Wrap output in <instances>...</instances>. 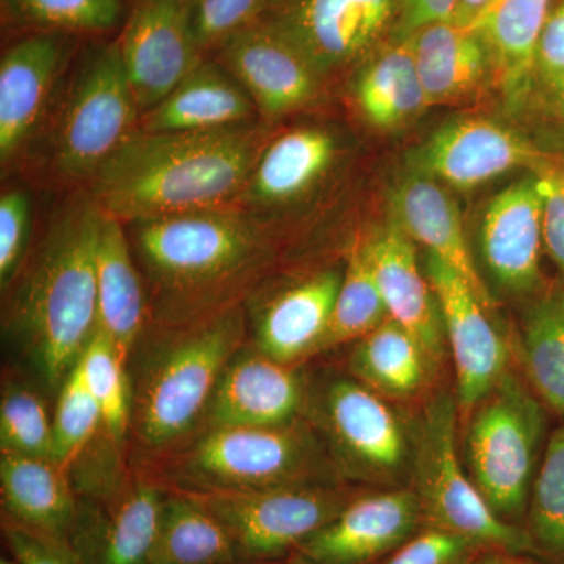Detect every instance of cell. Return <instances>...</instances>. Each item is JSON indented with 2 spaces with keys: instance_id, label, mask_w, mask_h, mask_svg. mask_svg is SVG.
Returning <instances> with one entry per match:
<instances>
[{
  "instance_id": "60d3db41",
  "label": "cell",
  "mask_w": 564,
  "mask_h": 564,
  "mask_svg": "<svg viewBox=\"0 0 564 564\" xmlns=\"http://www.w3.org/2000/svg\"><path fill=\"white\" fill-rule=\"evenodd\" d=\"M267 0H193L192 21L202 47L223 43L258 21Z\"/></svg>"
},
{
  "instance_id": "e0dca14e",
  "label": "cell",
  "mask_w": 564,
  "mask_h": 564,
  "mask_svg": "<svg viewBox=\"0 0 564 564\" xmlns=\"http://www.w3.org/2000/svg\"><path fill=\"white\" fill-rule=\"evenodd\" d=\"M343 154L339 137L323 126H302L267 143L240 196L250 217L288 209L328 180Z\"/></svg>"
},
{
  "instance_id": "6da1fadb",
  "label": "cell",
  "mask_w": 564,
  "mask_h": 564,
  "mask_svg": "<svg viewBox=\"0 0 564 564\" xmlns=\"http://www.w3.org/2000/svg\"><path fill=\"white\" fill-rule=\"evenodd\" d=\"M256 121L199 132L137 131L90 180V196L121 223L232 206L258 162Z\"/></svg>"
},
{
  "instance_id": "bcb514c9",
  "label": "cell",
  "mask_w": 564,
  "mask_h": 564,
  "mask_svg": "<svg viewBox=\"0 0 564 564\" xmlns=\"http://www.w3.org/2000/svg\"><path fill=\"white\" fill-rule=\"evenodd\" d=\"M534 63L544 82L564 74V0L549 13L544 22Z\"/></svg>"
},
{
  "instance_id": "f1b7e54d",
  "label": "cell",
  "mask_w": 564,
  "mask_h": 564,
  "mask_svg": "<svg viewBox=\"0 0 564 564\" xmlns=\"http://www.w3.org/2000/svg\"><path fill=\"white\" fill-rule=\"evenodd\" d=\"M355 101L362 117L381 131L402 128L429 109L410 41H391L361 63Z\"/></svg>"
},
{
  "instance_id": "ac0fdd59",
  "label": "cell",
  "mask_w": 564,
  "mask_h": 564,
  "mask_svg": "<svg viewBox=\"0 0 564 564\" xmlns=\"http://www.w3.org/2000/svg\"><path fill=\"white\" fill-rule=\"evenodd\" d=\"M304 403L306 391L293 366L242 348L218 380L206 419L209 429L281 426L295 422Z\"/></svg>"
},
{
  "instance_id": "7c38bea8",
  "label": "cell",
  "mask_w": 564,
  "mask_h": 564,
  "mask_svg": "<svg viewBox=\"0 0 564 564\" xmlns=\"http://www.w3.org/2000/svg\"><path fill=\"white\" fill-rule=\"evenodd\" d=\"M315 417L334 455L351 473L383 480L403 469L408 444L402 425L366 384L329 381L315 403Z\"/></svg>"
},
{
  "instance_id": "f5cc1de1",
  "label": "cell",
  "mask_w": 564,
  "mask_h": 564,
  "mask_svg": "<svg viewBox=\"0 0 564 564\" xmlns=\"http://www.w3.org/2000/svg\"><path fill=\"white\" fill-rule=\"evenodd\" d=\"M307 564H315V563H310V562H307Z\"/></svg>"
},
{
  "instance_id": "4316f807",
  "label": "cell",
  "mask_w": 564,
  "mask_h": 564,
  "mask_svg": "<svg viewBox=\"0 0 564 564\" xmlns=\"http://www.w3.org/2000/svg\"><path fill=\"white\" fill-rule=\"evenodd\" d=\"M254 102L231 74L203 62L154 109L141 115V132H199L254 121Z\"/></svg>"
},
{
  "instance_id": "484cf974",
  "label": "cell",
  "mask_w": 564,
  "mask_h": 564,
  "mask_svg": "<svg viewBox=\"0 0 564 564\" xmlns=\"http://www.w3.org/2000/svg\"><path fill=\"white\" fill-rule=\"evenodd\" d=\"M162 486L141 481L110 500L109 513L84 519L73 538L85 564H151L163 502Z\"/></svg>"
},
{
  "instance_id": "f546056e",
  "label": "cell",
  "mask_w": 564,
  "mask_h": 564,
  "mask_svg": "<svg viewBox=\"0 0 564 564\" xmlns=\"http://www.w3.org/2000/svg\"><path fill=\"white\" fill-rule=\"evenodd\" d=\"M236 541L187 494L166 491L151 564H243Z\"/></svg>"
},
{
  "instance_id": "f35d334b",
  "label": "cell",
  "mask_w": 564,
  "mask_h": 564,
  "mask_svg": "<svg viewBox=\"0 0 564 564\" xmlns=\"http://www.w3.org/2000/svg\"><path fill=\"white\" fill-rule=\"evenodd\" d=\"M28 22L69 32L109 31L120 18L121 0H9Z\"/></svg>"
},
{
  "instance_id": "83f0119b",
  "label": "cell",
  "mask_w": 564,
  "mask_h": 564,
  "mask_svg": "<svg viewBox=\"0 0 564 564\" xmlns=\"http://www.w3.org/2000/svg\"><path fill=\"white\" fill-rule=\"evenodd\" d=\"M122 225L102 212L96 270L99 329L128 362L147 326L150 306Z\"/></svg>"
},
{
  "instance_id": "52a82bcc",
  "label": "cell",
  "mask_w": 564,
  "mask_h": 564,
  "mask_svg": "<svg viewBox=\"0 0 564 564\" xmlns=\"http://www.w3.org/2000/svg\"><path fill=\"white\" fill-rule=\"evenodd\" d=\"M458 410L451 395L434 399L423 414L415 448L417 497L434 529L491 544L508 552L532 547L527 534L508 524L489 507L467 469L456 445Z\"/></svg>"
},
{
  "instance_id": "7bdbcfd3",
  "label": "cell",
  "mask_w": 564,
  "mask_h": 564,
  "mask_svg": "<svg viewBox=\"0 0 564 564\" xmlns=\"http://www.w3.org/2000/svg\"><path fill=\"white\" fill-rule=\"evenodd\" d=\"M473 545L459 534L432 529L403 544L386 564H455Z\"/></svg>"
},
{
  "instance_id": "c3c4849f",
  "label": "cell",
  "mask_w": 564,
  "mask_h": 564,
  "mask_svg": "<svg viewBox=\"0 0 564 564\" xmlns=\"http://www.w3.org/2000/svg\"><path fill=\"white\" fill-rule=\"evenodd\" d=\"M544 84L547 85L549 91H551L556 111L564 118V74L554 77V79L545 80Z\"/></svg>"
},
{
  "instance_id": "5bb4252c",
  "label": "cell",
  "mask_w": 564,
  "mask_h": 564,
  "mask_svg": "<svg viewBox=\"0 0 564 564\" xmlns=\"http://www.w3.org/2000/svg\"><path fill=\"white\" fill-rule=\"evenodd\" d=\"M540 152L513 129L486 118L445 122L410 154L413 173L467 192L521 166Z\"/></svg>"
},
{
  "instance_id": "7a4b0ae2",
  "label": "cell",
  "mask_w": 564,
  "mask_h": 564,
  "mask_svg": "<svg viewBox=\"0 0 564 564\" xmlns=\"http://www.w3.org/2000/svg\"><path fill=\"white\" fill-rule=\"evenodd\" d=\"M148 274L155 332L242 306L269 258L259 223L239 207L184 212L131 223Z\"/></svg>"
},
{
  "instance_id": "836d02e7",
  "label": "cell",
  "mask_w": 564,
  "mask_h": 564,
  "mask_svg": "<svg viewBox=\"0 0 564 564\" xmlns=\"http://www.w3.org/2000/svg\"><path fill=\"white\" fill-rule=\"evenodd\" d=\"M386 318H389L388 307L375 280L366 245L359 242L348 258L321 351L348 340L361 339L378 328Z\"/></svg>"
},
{
  "instance_id": "277c9868",
  "label": "cell",
  "mask_w": 564,
  "mask_h": 564,
  "mask_svg": "<svg viewBox=\"0 0 564 564\" xmlns=\"http://www.w3.org/2000/svg\"><path fill=\"white\" fill-rule=\"evenodd\" d=\"M159 334L132 393L131 425L148 451L180 443L206 415L218 380L243 348L245 311L231 307Z\"/></svg>"
},
{
  "instance_id": "d6986e66",
  "label": "cell",
  "mask_w": 564,
  "mask_h": 564,
  "mask_svg": "<svg viewBox=\"0 0 564 564\" xmlns=\"http://www.w3.org/2000/svg\"><path fill=\"white\" fill-rule=\"evenodd\" d=\"M417 494L389 491L351 500L296 551L315 564H359L400 547L419 524Z\"/></svg>"
},
{
  "instance_id": "2e32d148",
  "label": "cell",
  "mask_w": 564,
  "mask_h": 564,
  "mask_svg": "<svg viewBox=\"0 0 564 564\" xmlns=\"http://www.w3.org/2000/svg\"><path fill=\"white\" fill-rule=\"evenodd\" d=\"M543 196L538 174L513 182L486 206L478 254L499 291L532 293L541 282Z\"/></svg>"
},
{
  "instance_id": "816d5d0a",
  "label": "cell",
  "mask_w": 564,
  "mask_h": 564,
  "mask_svg": "<svg viewBox=\"0 0 564 564\" xmlns=\"http://www.w3.org/2000/svg\"><path fill=\"white\" fill-rule=\"evenodd\" d=\"M243 564H269V563H243Z\"/></svg>"
},
{
  "instance_id": "9a60e30c",
  "label": "cell",
  "mask_w": 564,
  "mask_h": 564,
  "mask_svg": "<svg viewBox=\"0 0 564 564\" xmlns=\"http://www.w3.org/2000/svg\"><path fill=\"white\" fill-rule=\"evenodd\" d=\"M220 61L267 120L311 106L321 93V74L295 47L259 21L223 41Z\"/></svg>"
},
{
  "instance_id": "f907efd6",
  "label": "cell",
  "mask_w": 564,
  "mask_h": 564,
  "mask_svg": "<svg viewBox=\"0 0 564 564\" xmlns=\"http://www.w3.org/2000/svg\"><path fill=\"white\" fill-rule=\"evenodd\" d=\"M0 564H18L17 563V560L13 558V556H2V558H0Z\"/></svg>"
},
{
  "instance_id": "f6af8a7d",
  "label": "cell",
  "mask_w": 564,
  "mask_h": 564,
  "mask_svg": "<svg viewBox=\"0 0 564 564\" xmlns=\"http://www.w3.org/2000/svg\"><path fill=\"white\" fill-rule=\"evenodd\" d=\"M456 0H400L391 41H406L415 32L441 22H454Z\"/></svg>"
},
{
  "instance_id": "1f68e13d",
  "label": "cell",
  "mask_w": 564,
  "mask_h": 564,
  "mask_svg": "<svg viewBox=\"0 0 564 564\" xmlns=\"http://www.w3.org/2000/svg\"><path fill=\"white\" fill-rule=\"evenodd\" d=\"M350 367L355 377L372 391L410 397L425 383L432 366L417 340L389 317L358 340Z\"/></svg>"
},
{
  "instance_id": "ee69618b",
  "label": "cell",
  "mask_w": 564,
  "mask_h": 564,
  "mask_svg": "<svg viewBox=\"0 0 564 564\" xmlns=\"http://www.w3.org/2000/svg\"><path fill=\"white\" fill-rule=\"evenodd\" d=\"M536 174L543 196L544 248L564 273V170L545 169Z\"/></svg>"
},
{
  "instance_id": "cb8c5ba5",
  "label": "cell",
  "mask_w": 564,
  "mask_h": 564,
  "mask_svg": "<svg viewBox=\"0 0 564 564\" xmlns=\"http://www.w3.org/2000/svg\"><path fill=\"white\" fill-rule=\"evenodd\" d=\"M63 62L52 35L20 41L0 62V161L7 165L36 128Z\"/></svg>"
},
{
  "instance_id": "e575fe53",
  "label": "cell",
  "mask_w": 564,
  "mask_h": 564,
  "mask_svg": "<svg viewBox=\"0 0 564 564\" xmlns=\"http://www.w3.org/2000/svg\"><path fill=\"white\" fill-rule=\"evenodd\" d=\"M77 366L101 406L104 429L117 443L124 440L131 426L132 392L120 351L109 336L98 328Z\"/></svg>"
},
{
  "instance_id": "b9f144b4",
  "label": "cell",
  "mask_w": 564,
  "mask_h": 564,
  "mask_svg": "<svg viewBox=\"0 0 564 564\" xmlns=\"http://www.w3.org/2000/svg\"><path fill=\"white\" fill-rule=\"evenodd\" d=\"M2 529L10 555L18 564H85L69 541L35 532L7 516L2 518Z\"/></svg>"
},
{
  "instance_id": "ba28073f",
  "label": "cell",
  "mask_w": 564,
  "mask_h": 564,
  "mask_svg": "<svg viewBox=\"0 0 564 564\" xmlns=\"http://www.w3.org/2000/svg\"><path fill=\"white\" fill-rule=\"evenodd\" d=\"M141 111L118 43L93 52L63 109L54 163L69 180L90 181L104 162L139 131Z\"/></svg>"
},
{
  "instance_id": "ab89813d",
  "label": "cell",
  "mask_w": 564,
  "mask_h": 564,
  "mask_svg": "<svg viewBox=\"0 0 564 564\" xmlns=\"http://www.w3.org/2000/svg\"><path fill=\"white\" fill-rule=\"evenodd\" d=\"M31 237V199L21 191L0 198V285L10 289L24 265Z\"/></svg>"
},
{
  "instance_id": "7402d4cb",
  "label": "cell",
  "mask_w": 564,
  "mask_h": 564,
  "mask_svg": "<svg viewBox=\"0 0 564 564\" xmlns=\"http://www.w3.org/2000/svg\"><path fill=\"white\" fill-rule=\"evenodd\" d=\"M343 278L339 270H322L274 293L256 317V348L289 366L321 351Z\"/></svg>"
},
{
  "instance_id": "8d00e7d4",
  "label": "cell",
  "mask_w": 564,
  "mask_h": 564,
  "mask_svg": "<svg viewBox=\"0 0 564 564\" xmlns=\"http://www.w3.org/2000/svg\"><path fill=\"white\" fill-rule=\"evenodd\" d=\"M2 452L54 462V426L35 392L10 384L0 402ZM55 463V462H54Z\"/></svg>"
},
{
  "instance_id": "74e56055",
  "label": "cell",
  "mask_w": 564,
  "mask_h": 564,
  "mask_svg": "<svg viewBox=\"0 0 564 564\" xmlns=\"http://www.w3.org/2000/svg\"><path fill=\"white\" fill-rule=\"evenodd\" d=\"M102 425V411L85 383L79 366L70 372L58 393L54 421V462L62 467L80 455Z\"/></svg>"
},
{
  "instance_id": "8fae6325",
  "label": "cell",
  "mask_w": 564,
  "mask_h": 564,
  "mask_svg": "<svg viewBox=\"0 0 564 564\" xmlns=\"http://www.w3.org/2000/svg\"><path fill=\"white\" fill-rule=\"evenodd\" d=\"M118 47L141 115L203 63L188 0H137Z\"/></svg>"
},
{
  "instance_id": "7dc6e473",
  "label": "cell",
  "mask_w": 564,
  "mask_h": 564,
  "mask_svg": "<svg viewBox=\"0 0 564 564\" xmlns=\"http://www.w3.org/2000/svg\"><path fill=\"white\" fill-rule=\"evenodd\" d=\"M496 2L497 0H456L455 24L474 29Z\"/></svg>"
},
{
  "instance_id": "d590c367",
  "label": "cell",
  "mask_w": 564,
  "mask_h": 564,
  "mask_svg": "<svg viewBox=\"0 0 564 564\" xmlns=\"http://www.w3.org/2000/svg\"><path fill=\"white\" fill-rule=\"evenodd\" d=\"M533 540L545 551L564 555V426L545 445L530 494Z\"/></svg>"
},
{
  "instance_id": "603a6c76",
  "label": "cell",
  "mask_w": 564,
  "mask_h": 564,
  "mask_svg": "<svg viewBox=\"0 0 564 564\" xmlns=\"http://www.w3.org/2000/svg\"><path fill=\"white\" fill-rule=\"evenodd\" d=\"M406 41L430 107L467 101L497 77L491 51L475 29L441 22Z\"/></svg>"
},
{
  "instance_id": "30bf717a",
  "label": "cell",
  "mask_w": 564,
  "mask_h": 564,
  "mask_svg": "<svg viewBox=\"0 0 564 564\" xmlns=\"http://www.w3.org/2000/svg\"><path fill=\"white\" fill-rule=\"evenodd\" d=\"M400 0H267L258 21L325 79L366 62L392 36Z\"/></svg>"
},
{
  "instance_id": "4dcf8cb0",
  "label": "cell",
  "mask_w": 564,
  "mask_h": 564,
  "mask_svg": "<svg viewBox=\"0 0 564 564\" xmlns=\"http://www.w3.org/2000/svg\"><path fill=\"white\" fill-rule=\"evenodd\" d=\"M551 0H497L475 25L484 36L497 79L508 93H522L536 70V46L547 20Z\"/></svg>"
},
{
  "instance_id": "681fc988",
  "label": "cell",
  "mask_w": 564,
  "mask_h": 564,
  "mask_svg": "<svg viewBox=\"0 0 564 564\" xmlns=\"http://www.w3.org/2000/svg\"><path fill=\"white\" fill-rule=\"evenodd\" d=\"M481 564H530L522 560L513 558V556H491Z\"/></svg>"
},
{
  "instance_id": "d6a6232c",
  "label": "cell",
  "mask_w": 564,
  "mask_h": 564,
  "mask_svg": "<svg viewBox=\"0 0 564 564\" xmlns=\"http://www.w3.org/2000/svg\"><path fill=\"white\" fill-rule=\"evenodd\" d=\"M522 352L533 388L564 414V291L552 289L527 310Z\"/></svg>"
},
{
  "instance_id": "ffe728a7",
  "label": "cell",
  "mask_w": 564,
  "mask_h": 564,
  "mask_svg": "<svg viewBox=\"0 0 564 564\" xmlns=\"http://www.w3.org/2000/svg\"><path fill=\"white\" fill-rule=\"evenodd\" d=\"M364 245L389 317L417 340L433 366L444 356L443 315L419 265L414 240L393 225Z\"/></svg>"
},
{
  "instance_id": "d4e9b609",
  "label": "cell",
  "mask_w": 564,
  "mask_h": 564,
  "mask_svg": "<svg viewBox=\"0 0 564 564\" xmlns=\"http://www.w3.org/2000/svg\"><path fill=\"white\" fill-rule=\"evenodd\" d=\"M0 492L3 516L73 543L82 510L61 464L0 452Z\"/></svg>"
},
{
  "instance_id": "4fadbf2b",
  "label": "cell",
  "mask_w": 564,
  "mask_h": 564,
  "mask_svg": "<svg viewBox=\"0 0 564 564\" xmlns=\"http://www.w3.org/2000/svg\"><path fill=\"white\" fill-rule=\"evenodd\" d=\"M423 272L443 315L456 370L458 408L467 415L505 373L507 348L486 315V307L458 273L426 251Z\"/></svg>"
},
{
  "instance_id": "8992f818",
  "label": "cell",
  "mask_w": 564,
  "mask_h": 564,
  "mask_svg": "<svg viewBox=\"0 0 564 564\" xmlns=\"http://www.w3.org/2000/svg\"><path fill=\"white\" fill-rule=\"evenodd\" d=\"M321 464L317 437L299 421L256 429H209L174 466V488L258 491L313 485Z\"/></svg>"
},
{
  "instance_id": "5b68a950",
  "label": "cell",
  "mask_w": 564,
  "mask_h": 564,
  "mask_svg": "<svg viewBox=\"0 0 564 564\" xmlns=\"http://www.w3.org/2000/svg\"><path fill=\"white\" fill-rule=\"evenodd\" d=\"M469 414L467 473L499 518H516L529 502L540 466L543 408L514 375L505 372Z\"/></svg>"
},
{
  "instance_id": "3957f363",
  "label": "cell",
  "mask_w": 564,
  "mask_h": 564,
  "mask_svg": "<svg viewBox=\"0 0 564 564\" xmlns=\"http://www.w3.org/2000/svg\"><path fill=\"white\" fill-rule=\"evenodd\" d=\"M102 210L90 193L55 218L14 289L6 329L47 389L61 391L98 332Z\"/></svg>"
},
{
  "instance_id": "44dd1931",
  "label": "cell",
  "mask_w": 564,
  "mask_h": 564,
  "mask_svg": "<svg viewBox=\"0 0 564 564\" xmlns=\"http://www.w3.org/2000/svg\"><path fill=\"white\" fill-rule=\"evenodd\" d=\"M391 204L395 225L414 242L451 265L470 285L486 310L492 311L496 299L467 243L458 207L443 185L411 173L393 188Z\"/></svg>"
},
{
  "instance_id": "9c48e42d",
  "label": "cell",
  "mask_w": 564,
  "mask_h": 564,
  "mask_svg": "<svg viewBox=\"0 0 564 564\" xmlns=\"http://www.w3.org/2000/svg\"><path fill=\"white\" fill-rule=\"evenodd\" d=\"M174 489L187 494L226 527L245 563H272L299 549L351 502L347 494L321 484L258 491Z\"/></svg>"
}]
</instances>
